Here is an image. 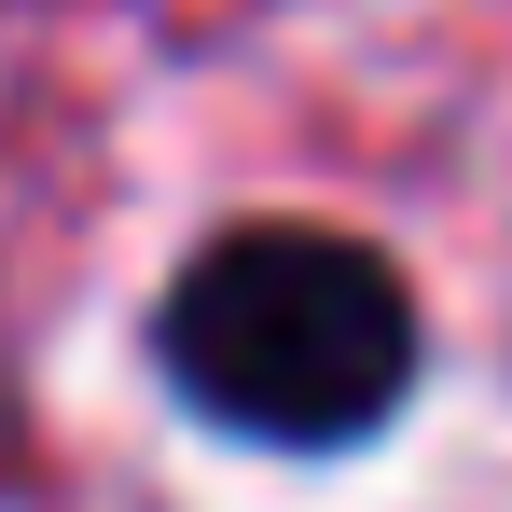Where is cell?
Returning <instances> with one entry per match:
<instances>
[{"label": "cell", "mask_w": 512, "mask_h": 512, "mask_svg": "<svg viewBox=\"0 0 512 512\" xmlns=\"http://www.w3.org/2000/svg\"><path fill=\"white\" fill-rule=\"evenodd\" d=\"M167 374L236 443H360L416 388V305L360 236L250 222L167 291Z\"/></svg>", "instance_id": "6da1fadb"}]
</instances>
